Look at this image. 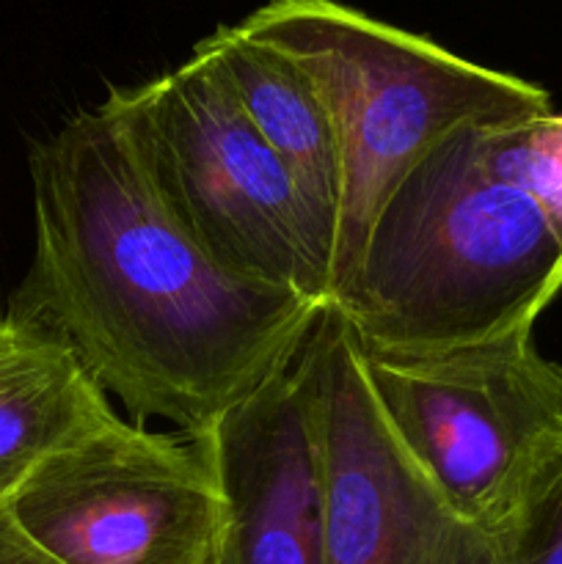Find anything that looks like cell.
Returning a JSON list of instances; mask_svg holds the SVG:
<instances>
[{"label": "cell", "mask_w": 562, "mask_h": 564, "mask_svg": "<svg viewBox=\"0 0 562 564\" xmlns=\"http://www.w3.org/2000/svg\"><path fill=\"white\" fill-rule=\"evenodd\" d=\"M196 47L220 72L253 130L292 171L334 246L339 149L328 108L312 77L279 47L251 36L240 22L218 28Z\"/></svg>", "instance_id": "30bf717a"}, {"label": "cell", "mask_w": 562, "mask_h": 564, "mask_svg": "<svg viewBox=\"0 0 562 564\" xmlns=\"http://www.w3.org/2000/svg\"><path fill=\"white\" fill-rule=\"evenodd\" d=\"M358 356L402 449L490 538L562 444L560 364L534 347L532 328L424 352L358 345Z\"/></svg>", "instance_id": "5b68a950"}, {"label": "cell", "mask_w": 562, "mask_h": 564, "mask_svg": "<svg viewBox=\"0 0 562 564\" xmlns=\"http://www.w3.org/2000/svg\"><path fill=\"white\" fill-rule=\"evenodd\" d=\"M160 196L235 273L331 303V237L213 61L114 88Z\"/></svg>", "instance_id": "277c9868"}, {"label": "cell", "mask_w": 562, "mask_h": 564, "mask_svg": "<svg viewBox=\"0 0 562 564\" xmlns=\"http://www.w3.org/2000/svg\"><path fill=\"white\" fill-rule=\"evenodd\" d=\"M317 86L339 149L331 301L408 171L463 127L554 110L549 91L336 0H270L240 22ZM331 306V303H328Z\"/></svg>", "instance_id": "3957f363"}, {"label": "cell", "mask_w": 562, "mask_h": 564, "mask_svg": "<svg viewBox=\"0 0 562 564\" xmlns=\"http://www.w3.org/2000/svg\"><path fill=\"white\" fill-rule=\"evenodd\" d=\"M562 290V113L474 124L380 207L331 312L361 347L444 350L534 328Z\"/></svg>", "instance_id": "7a4b0ae2"}, {"label": "cell", "mask_w": 562, "mask_h": 564, "mask_svg": "<svg viewBox=\"0 0 562 564\" xmlns=\"http://www.w3.org/2000/svg\"><path fill=\"white\" fill-rule=\"evenodd\" d=\"M6 512L58 564H215L220 490L198 435L114 413L44 460Z\"/></svg>", "instance_id": "8992f818"}, {"label": "cell", "mask_w": 562, "mask_h": 564, "mask_svg": "<svg viewBox=\"0 0 562 564\" xmlns=\"http://www.w3.org/2000/svg\"><path fill=\"white\" fill-rule=\"evenodd\" d=\"M114 413L58 336L0 314V507L44 460Z\"/></svg>", "instance_id": "9c48e42d"}, {"label": "cell", "mask_w": 562, "mask_h": 564, "mask_svg": "<svg viewBox=\"0 0 562 564\" xmlns=\"http://www.w3.org/2000/svg\"><path fill=\"white\" fill-rule=\"evenodd\" d=\"M220 490L215 564H323L312 391L301 361L198 433Z\"/></svg>", "instance_id": "ba28073f"}, {"label": "cell", "mask_w": 562, "mask_h": 564, "mask_svg": "<svg viewBox=\"0 0 562 564\" xmlns=\"http://www.w3.org/2000/svg\"><path fill=\"white\" fill-rule=\"evenodd\" d=\"M0 564H58L17 529L6 507H0Z\"/></svg>", "instance_id": "7c38bea8"}, {"label": "cell", "mask_w": 562, "mask_h": 564, "mask_svg": "<svg viewBox=\"0 0 562 564\" xmlns=\"http://www.w3.org/2000/svg\"><path fill=\"white\" fill-rule=\"evenodd\" d=\"M490 543L496 564H562V444L540 463Z\"/></svg>", "instance_id": "8fae6325"}, {"label": "cell", "mask_w": 562, "mask_h": 564, "mask_svg": "<svg viewBox=\"0 0 562 564\" xmlns=\"http://www.w3.org/2000/svg\"><path fill=\"white\" fill-rule=\"evenodd\" d=\"M33 257L9 314L138 422L198 435L292 367L328 306L220 264L160 196L110 88L31 152Z\"/></svg>", "instance_id": "6da1fadb"}, {"label": "cell", "mask_w": 562, "mask_h": 564, "mask_svg": "<svg viewBox=\"0 0 562 564\" xmlns=\"http://www.w3.org/2000/svg\"><path fill=\"white\" fill-rule=\"evenodd\" d=\"M298 361L317 427L323 564H496L488 534L446 505L386 424L339 314H323Z\"/></svg>", "instance_id": "52a82bcc"}]
</instances>
